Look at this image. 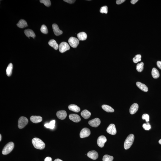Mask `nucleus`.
<instances>
[{"instance_id": "nucleus-17", "label": "nucleus", "mask_w": 161, "mask_h": 161, "mask_svg": "<svg viewBox=\"0 0 161 161\" xmlns=\"http://www.w3.org/2000/svg\"><path fill=\"white\" fill-rule=\"evenodd\" d=\"M136 85L137 87L142 91L144 92H147L148 91V87L145 84L139 82H137L136 83Z\"/></svg>"}, {"instance_id": "nucleus-35", "label": "nucleus", "mask_w": 161, "mask_h": 161, "mask_svg": "<svg viewBox=\"0 0 161 161\" xmlns=\"http://www.w3.org/2000/svg\"><path fill=\"white\" fill-rule=\"evenodd\" d=\"M149 116L148 114H144L142 115V118L143 120H145L146 122H148L149 121Z\"/></svg>"}, {"instance_id": "nucleus-38", "label": "nucleus", "mask_w": 161, "mask_h": 161, "mask_svg": "<svg viewBox=\"0 0 161 161\" xmlns=\"http://www.w3.org/2000/svg\"><path fill=\"white\" fill-rule=\"evenodd\" d=\"M157 66L161 70V61H158L157 62Z\"/></svg>"}, {"instance_id": "nucleus-28", "label": "nucleus", "mask_w": 161, "mask_h": 161, "mask_svg": "<svg viewBox=\"0 0 161 161\" xmlns=\"http://www.w3.org/2000/svg\"><path fill=\"white\" fill-rule=\"evenodd\" d=\"M143 66L144 63L143 62L137 64L136 66V69L137 71L139 72H142L143 70Z\"/></svg>"}, {"instance_id": "nucleus-15", "label": "nucleus", "mask_w": 161, "mask_h": 161, "mask_svg": "<svg viewBox=\"0 0 161 161\" xmlns=\"http://www.w3.org/2000/svg\"><path fill=\"white\" fill-rule=\"evenodd\" d=\"M138 105L137 103H134L131 106L130 109V112L131 114H134L138 111Z\"/></svg>"}, {"instance_id": "nucleus-9", "label": "nucleus", "mask_w": 161, "mask_h": 161, "mask_svg": "<svg viewBox=\"0 0 161 161\" xmlns=\"http://www.w3.org/2000/svg\"><path fill=\"white\" fill-rule=\"evenodd\" d=\"M106 131L110 134L112 135H115L117 133L116 126L114 124H111L107 127Z\"/></svg>"}, {"instance_id": "nucleus-41", "label": "nucleus", "mask_w": 161, "mask_h": 161, "mask_svg": "<svg viewBox=\"0 0 161 161\" xmlns=\"http://www.w3.org/2000/svg\"><path fill=\"white\" fill-rule=\"evenodd\" d=\"M54 161H63L61 160L60 159H55V160H54Z\"/></svg>"}, {"instance_id": "nucleus-37", "label": "nucleus", "mask_w": 161, "mask_h": 161, "mask_svg": "<svg viewBox=\"0 0 161 161\" xmlns=\"http://www.w3.org/2000/svg\"><path fill=\"white\" fill-rule=\"evenodd\" d=\"M64 1L69 3L72 4L74 3L75 0H64Z\"/></svg>"}, {"instance_id": "nucleus-39", "label": "nucleus", "mask_w": 161, "mask_h": 161, "mask_svg": "<svg viewBox=\"0 0 161 161\" xmlns=\"http://www.w3.org/2000/svg\"><path fill=\"white\" fill-rule=\"evenodd\" d=\"M52 159L50 157H46L44 159V161H52Z\"/></svg>"}, {"instance_id": "nucleus-42", "label": "nucleus", "mask_w": 161, "mask_h": 161, "mask_svg": "<svg viewBox=\"0 0 161 161\" xmlns=\"http://www.w3.org/2000/svg\"><path fill=\"white\" fill-rule=\"evenodd\" d=\"M159 143L161 145V139L159 141Z\"/></svg>"}, {"instance_id": "nucleus-18", "label": "nucleus", "mask_w": 161, "mask_h": 161, "mask_svg": "<svg viewBox=\"0 0 161 161\" xmlns=\"http://www.w3.org/2000/svg\"><path fill=\"white\" fill-rule=\"evenodd\" d=\"M24 33L26 36L28 37H31L34 39L35 37V34L30 29L25 30L24 31Z\"/></svg>"}, {"instance_id": "nucleus-3", "label": "nucleus", "mask_w": 161, "mask_h": 161, "mask_svg": "<svg viewBox=\"0 0 161 161\" xmlns=\"http://www.w3.org/2000/svg\"><path fill=\"white\" fill-rule=\"evenodd\" d=\"M14 147L13 142H11L6 144L2 150V153L3 155H7L10 153Z\"/></svg>"}, {"instance_id": "nucleus-13", "label": "nucleus", "mask_w": 161, "mask_h": 161, "mask_svg": "<svg viewBox=\"0 0 161 161\" xmlns=\"http://www.w3.org/2000/svg\"><path fill=\"white\" fill-rule=\"evenodd\" d=\"M69 118L73 122L76 123L80 122L81 120L80 116L76 114H70L69 116Z\"/></svg>"}, {"instance_id": "nucleus-40", "label": "nucleus", "mask_w": 161, "mask_h": 161, "mask_svg": "<svg viewBox=\"0 0 161 161\" xmlns=\"http://www.w3.org/2000/svg\"><path fill=\"white\" fill-rule=\"evenodd\" d=\"M138 1V0H132L131 1V3L132 4H134Z\"/></svg>"}, {"instance_id": "nucleus-10", "label": "nucleus", "mask_w": 161, "mask_h": 161, "mask_svg": "<svg viewBox=\"0 0 161 161\" xmlns=\"http://www.w3.org/2000/svg\"><path fill=\"white\" fill-rule=\"evenodd\" d=\"M88 123L91 127H96L99 125L101 123V121L99 119L96 118L89 121Z\"/></svg>"}, {"instance_id": "nucleus-4", "label": "nucleus", "mask_w": 161, "mask_h": 161, "mask_svg": "<svg viewBox=\"0 0 161 161\" xmlns=\"http://www.w3.org/2000/svg\"><path fill=\"white\" fill-rule=\"evenodd\" d=\"M28 123V120L26 118L22 116L20 118L18 121V127L20 129L24 128Z\"/></svg>"}, {"instance_id": "nucleus-5", "label": "nucleus", "mask_w": 161, "mask_h": 161, "mask_svg": "<svg viewBox=\"0 0 161 161\" xmlns=\"http://www.w3.org/2000/svg\"><path fill=\"white\" fill-rule=\"evenodd\" d=\"M59 50L61 53H63L69 50L70 47L68 43L65 42H62L59 45Z\"/></svg>"}, {"instance_id": "nucleus-29", "label": "nucleus", "mask_w": 161, "mask_h": 161, "mask_svg": "<svg viewBox=\"0 0 161 161\" xmlns=\"http://www.w3.org/2000/svg\"><path fill=\"white\" fill-rule=\"evenodd\" d=\"M114 159L112 156L106 155L104 156L102 160L103 161H112Z\"/></svg>"}, {"instance_id": "nucleus-23", "label": "nucleus", "mask_w": 161, "mask_h": 161, "mask_svg": "<svg viewBox=\"0 0 161 161\" xmlns=\"http://www.w3.org/2000/svg\"><path fill=\"white\" fill-rule=\"evenodd\" d=\"M17 26L20 28H23L28 26L27 22L24 19H21L17 24Z\"/></svg>"}, {"instance_id": "nucleus-16", "label": "nucleus", "mask_w": 161, "mask_h": 161, "mask_svg": "<svg viewBox=\"0 0 161 161\" xmlns=\"http://www.w3.org/2000/svg\"><path fill=\"white\" fill-rule=\"evenodd\" d=\"M31 121L34 123H38L41 122L43 118L39 116H32L30 118Z\"/></svg>"}, {"instance_id": "nucleus-33", "label": "nucleus", "mask_w": 161, "mask_h": 161, "mask_svg": "<svg viewBox=\"0 0 161 161\" xmlns=\"http://www.w3.org/2000/svg\"><path fill=\"white\" fill-rule=\"evenodd\" d=\"M100 13H105L106 14L108 12V7L107 6H105L101 7V9H100Z\"/></svg>"}, {"instance_id": "nucleus-12", "label": "nucleus", "mask_w": 161, "mask_h": 161, "mask_svg": "<svg viewBox=\"0 0 161 161\" xmlns=\"http://www.w3.org/2000/svg\"><path fill=\"white\" fill-rule=\"evenodd\" d=\"M57 117L59 119L64 120L66 118L67 113L65 111H60L57 112L56 114Z\"/></svg>"}, {"instance_id": "nucleus-27", "label": "nucleus", "mask_w": 161, "mask_h": 161, "mask_svg": "<svg viewBox=\"0 0 161 161\" xmlns=\"http://www.w3.org/2000/svg\"><path fill=\"white\" fill-rule=\"evenodd\" d=\"M55 121L54 120L51 121L49 123H46L44 124V126L46 128L53 129L55 127Z\"/></svg>"}, {"instance_id": "nucleus-21", "label": "nucleus", "mask_w": 161, "mask_h": 161, "mask_svg": "<svg viewBox=\"0 0 161 161\" xmlns=\"http://www.w3.org/2000/svg\"><path fill=\"white\" fill-rule=\"evenodd\" d=\"M48 44L56 50H57L59 47V46L56 41L54 39H51L48 42Z\"/></svg>"}, {"instance_id": "nucleus-31", "label": "nucleus", "mask_w": 161, "mask_h": 161, "mask_svg": "<svg viewBox=\"0 0 161 161\" xmlns=\"http://www.w3.org/2000/svg\"><path fill=\"white\" fill-rule=\"evenodd\" d=\"M40 30L41 32L44 34H47L48 33V31L47 28L45 25H43L42 26Z\"/></svg>"}, {"instance_id": "nucleus-1", "label": "nucleus", "mask_w": 161, "mask_h": 161, "mask_svg": "<svg viewBox=\"0 0 161 161\" xmlns=\"http://www.w3.org/2000/svg\"><path fill=\"white\" fill-rule=\"evenodd\" d=\"M32 143L35 148L37 149L42 150L45 148V143L39 138H33L32 140Z\"/></svg>"}, {"instance_id": "nucleus-6", "label": "nucleus", "mask_w": 161, "mask_h": 161, "mask_svg": "<svg viewBox=\"0 0 161 161\" xmlns=\"http://www.w3.org/2000/svg\"><path fill=\"white\" fill-rule=\"evenodd\" d=\"M68 43L70 46L73 48H76L79 45V39L74 37H71L69 38Z\"/></svg>"}, {"instance_id": "nucleus-26", "label": "nucleus", "mask_w": 161, "mask_h": 161, "mask_svg": "<svg viewBox=\"0 0 161 161\" xmlns=\"http://www.w3.org/2000/svg\"><path fill=\"white\" fill-rule=\"evenodd\" d=\"M13 65L12 63H10L7 67L6 72L7 76H10L12 75V70H13Z\"/></svg>"}, {"instance_id": "nucleus-7", "label": "nucleus", "mask_w": 161, "mask_h": 161, "mask_svg": "<svg viewBox=\"0 0 161 161\" xmlns=\"http://www.w3.org/2000/svg\"><path fill=\"white\" fill-rule=\"evenodd\" d=\"M107 139L105 136H100L98 139L97 141L98 145L101 148H102L104 146L105 143Z\"/></svg>"}, {"instance_id": "nucleus-25", "label": "nucleus", "mask_w": 161, "mask_h": 161, "mask_svg": "<svg viewBox=\"0 0 161 161\" xmlns=\"http://www.w3.org/2000/svg\"><path fill=\"white\" fill-rule=\"evenodd\" d=\"M102 108L104 110L108 112H114V110L111 106L107 105H103L102 106Z\"/></svg>"}, {"instance_id": "nucleus-20", "label": "nucleus", "mask_w": 161, "mask_h": 161, "mask_svg": "<svg viewBox=\"0 0 161 161\" xmlns=\"http://www.w3.org/2000/svg\"><path fill=\"white\" fill-rule=\"evenodd\" d=\"M81 115L85 119H87L90 117L91 115V113L87 110H85L82 111Z\"/></svg>"}, {"instance_id": "nucleus-34", "label": "nucleus", "mask_w": 161, "mask_h": 161, "mask_svg": "<svg viewBox=\"0 0 161 161\" xmlns=\"http://www.w3.org/2000/svg\"><path fill=\"white\" fill-rule=\"evenodd\" d=\"M143 127L145 130H149L150 129L151 127L149 123L143 124Z\"/></svg>"}, {"instance_id": "nucleus-2", "label": "nucleus", "mask_w": 161, "mask_h": 161, "mask_svg": "<svg viewBox=\"0 0 161 161\" xmlns=\"http://www.w3.org/2000/svg\"><path fill=\"white\" fill-rule=\"evenodd\" d=\"M134 136L133 134L129 135L125 140L124 147L125 149H128L132 146L134 140Z\"/></svg>"}, {"instance_id": "nucleus-11", "label": "nucleus", "mask_w": 161, "mask_h": 161, "mask_svg": "<svg viewBox=\"0 0 161 161\" xmlns=\"http://www.w3.org/2000/svg\"><path fill=\"white\" fill-rule=\"evenodd\" d=\"M87 156L89 158L93 160H96L98 158L99 155L96 151L92 150L88 152L87 153Z\"/></svg>"}, {"instance_id": "nucleus-32", "label": "nucleus", "mask_w": 161, "mask_h": 161, "mask_svg": "<svg viewBox=\"0 0 161 161\" xmlns=\"http://www.w3.org/2000/svg\"><path fill=\"white\" fill-rule=\"evenodd\" d=\"M41 3L44 4L47 7H49L51 5L50 1V0H40Z\"/></svg>"}, {"instance_id": "nucleus-22", "label": "nucleus", "mask_w": 161, "mask_h": 161, "mask_svg": "<svg viewBox=\"0 0 161 161\" xmlns=\"http://www.w3.org/2000/svg\"><path fill=\"white\" fill-rule=\"evenodd\" d=\"M77 37L79 40L84 41L86 40L87 38V35L85 32H81L78 33Z\"/></svg>"}, {"instance_id": "nucleus-36", "label": "nucleus", "mask_w": 161, "mask_h": 161, "mask_svg": "<svg viewBox=\"0 0 161 161\" xmlns=\"http://www.w3.org/2000/svg\"><path fill=\"white\" fill-rule=\"evenodd\" d=\"M125 1V0H117L116 1V3L118 5H120L123 3Z\"/></svg>"}, {"instance_id": "nucleus-19", "label": "nucleus", "mask_w": 161, "mask_h": 161, "mask_svg": "<svg viewBox=\"0 0 161 161\" xmlns=\"http://www.w3.org/2000/svg\"><path fill=\"white\" fill-rule=\"evenodd\" d=\"M68 108L70 111L76 112H80V109L77 105L74 104L70 105L68 106Z\"/></svg>"}, {"instance_id": "nucleus-24", "label": "nucleus", "mask_w": 161, "mask_h": 161, "mask_svg": "<svg viewBox=\"0 0 161 161\" xmlns=\"http://www.w3.org/2000/svg\"><path fill=\"white\" fill-rule=\"evenodd\" d=\"M152 75L154 79H158L160 76V74L158 70L155 68H153L152 71Z\"/></svg>"}, {"instance_id": "nucleus-8", "label": "nucleus", "mask_w": 161, "mask_h": 161, "mask_svg": "<svg viewBox=\"0 0 161 161\" xmlns=\"http://www.w3.org/2000/svg\"><path fill=\"white\" fill-rule=\"evenodd\" d=\"M90 134V131L88 128H85L81 130L80 133V137L81 138H84L88 137Z\"/></svg>"}, {"instance_id": "nucleus-43", "label": "nucleus", "mask_w": 161, "mask_h": 161, "mask_svg": "<svg viewBox=\"0 0 161 161\" xmlns=\"http://www.w3.org/2000/svg\"><path fill=\"white\" fill-rule=\"evenodd\" d=\"M1 137H1V135L0 134V141H1Z\"/></svg>"}, {"instance_id": "nucleus-30", "label": "nucleus", "mask_w": 161, "mask_h": 161, "mask_svg": "<svg viewBox=\"0 0 161 161\" xmlns=\"http://www.w3.org/2000/svg\"><path fill=\"white\" fill-rule=\"evenodd\" d=\"M141 57H142V56L140 54H137V55H136L133 58V62L135 63H136L138 62L141 61Z\"/></svg>"}, {"instance_id": "nucleus-14", "label": "nucleus", "mask_w": 161, "mask_h": 161, "mask_svg": "<svg viewBox=\"0 0 161 161\" xmlns=\"http://www.w3.org/2000/svg\"><path fill=\"white\" fill-rule=\"evenodd\" d=\"M53 31L56 35L58 36L62 34V31L59 29V27L56 24H54L52 25Z\"/></svg>"}]
</instances>
